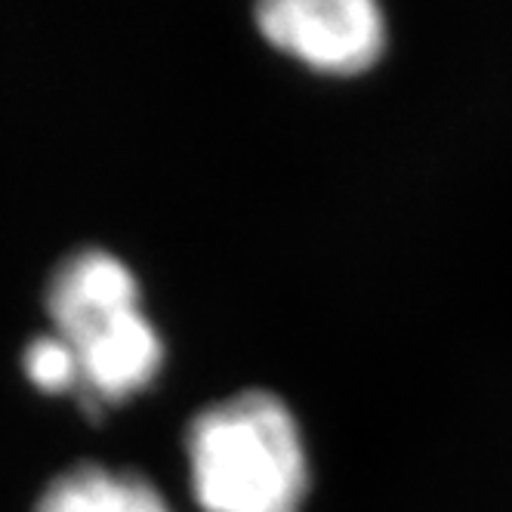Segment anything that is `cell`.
I'll use <instances>...</instances> for the list:
<instances>
[{
  "instance_id": "6da1fadb",
  "label": "cell",
  "mask_w": 512,
  "mask_h": 512,
  "mask_svg": "<svg viewBox=\"0 0 512 512\" xmlns=\"http://www.w3.org/2000/svg\"><path fill=\"white\" fill-rule=\"evenodd\" d=\"M56 337L81 374V401L105 408L149 386L164 361V343L139 306V284L124 260L87 247L59 263L47 287Z\"/></svg>"
},
{
  "instance_id": "5b68a950",
  "label": "cell",
  "mask_w": 512,
  "mask_h": 512,
  "mask_svg": "<svg viewBox=\"0 0 512 512\" xmlns=\"http://www.w3.org/2000/svg\"><path fill=\"white\" fill-rule=\"evenodd\" d=\"M25 374L28 380L50 395H75L81 398V374L71 349L56 337H34L25 349Z\"/></svg>"
},
{
  "instance_id": "7a4b0ae2",
  "label": "cell",
  "mask_w": 512,
  "mask_h": 512,
  "mask_svg": "<svg viewBox=\"0 0 512 512\" xmlns=\"http://www.w3.org/2000/svg\"><path fill=\"white\" fill-rule=\"evenodd\" d=\"M186 451L204 512H300L309 463L300 426L278 395L241 392L201 411Z\"/></svg>"
},
{
  "instance_id": "277c9868",
  "label": "cell",
  "mask_w": 512,
  "mask_h": 512,
  "mask_svg": "<svg viewBox=\"0 0 512 512\" xmlns=\"http://www.w3.org/2000/svg\"><path fill=\"white\" fill-rule=\"evenodd\" d=\"M34 512H173L161 491L139 472L75 466L41 494Z\"/></svg>"
},
{
  "instance_id": "3957f363",
  "label": "cell",
  "mask_w": 512,
  "mask_h": 512,
  "mask_svg": "<svg viewBox=\"0 0 512 512\" xmlns=\"http://www.w3.org/2000/svg\"><path fill=\"white\" fill-rule=\"evenodd\" d=\"M266 38L318 71H364L386 44V22L371 0H272L256 10Z\"/></svg>"
}]
</instances>
